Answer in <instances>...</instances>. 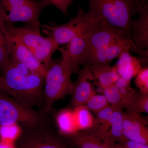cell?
I'll list each match as a JSON object with an SVG mask.
<instances>
[{
  "instance_id": "1",
  "label": "cell",
  "mask_w": 148,
  "mask_h": 148,
  "mask_svg": "<svg viewBox=\"0 0 148 148\" xmlns=\"http://www.w3.org/2000/svg\"><path fill=\"white\" fill-rule=\"evenodd\" d=\"M1 72V90L26 108L37 106L42 110L45 77L31 72L12 57Z\"/></svg>"
},
{
  "instance_id": "2",
  "label": "cell",
  "mask_w": 148,
  "mask_h": 148,
  "mask_svg": "<svg viewBox=\"0 0 148 148\" xmlns=\"http://www.w3.org/2000/svg\"><path fill=\"white\" fill-rule=\"evenodd\" d=\"M61 57L53 61L47 69L43 90L42 112L50 113L56 101L71 94L73 84L71 80L73 74L71 64L65 49L58 48Z\"/></svg>"
},
{
  "instance_id": "3",
  "label": "cell",
  "mask_w": 148,
  "mask_h": 148,
  "mask_svg": "<svg viewBox=\"0 0 148 148\" xmlns=\"http://www.w3.org/2000/svg\"><path fill=\"white\" fill-rule=\"evenodd\" d=\"M140 1L137 0H89L88 12L102 18L106 24L124 31L131 40L132 16L138 14Z\"/></svg>"
},
{
  "instance_id": "4",
  "label": "cell",
  "mask_w": 148,
  "mask_h": 148,
  "mask_svg": "<svg viewBox=\"0 0 148 148\" xmlns=\"http://www.w3.org/2000/svg\"><path fill=\"white\" fill-rule=\"evenodd\" d=\"M49 114L36 122L24 125L15 148H69L61 137L62 133L53 127Z\"/></svg>"
},
{
  "instance_id": "5",
  "label": "cell",
  "mask_w": 148,
  "mask_h": 148,
  "mask_svg": "<svg viewBox=\"0 0 148 148\" xmlns=\"http://www.w3.org/2000/svg\"><path fill=\"white\" fill-rule=\"evenodd\" d=\"M5 25L8 33L22 42L47 69L53 61V54L59 48L58 44L52 38L43 36L40 31L29 25L16 27L14 23L6 21Z\"/></svg>"
},
{
  "instance_id": "6",
  "label": "cell",
  "mask_w": 148,
  "mask_h": 148,
  "mask_svg": "<svg viewBox=\"0 0 148 148\" xmlns=\"http://www.w3.org/2000/svg\"><path fill=\"white\" fill-rule=\"evenodd\" d=\"M104 22L102 18L85 12L79 6L76 16L63 25H42L44 33L52 38L58 45L68 44L75 37L86 34Z\"/></svg>"
},
{
  "instance_id": "7",
  "label": "cell",
  "mask_w": 148,
  "mask_h": 148,
  "mask_svg": "<svg viewBox=\"0 0 148 148\" xmlns=\"http://www.w3.org/2000/svg\"><path fill=\"white\" fill-rule=\"evenodd\" d=\"M126 37L124 31L103 22L89 33L83 64L90 65L107 64L106 51L110 45L117 40Z\"/></svg>"
},
{
  "instance_id": "8",
  "label": "cell",
  "mask_w": 148,
  "mask_h": 148,
  "mask_svg": "<svg viewBox=\"0 0 148 148\" xmlns=\"http://www.w3.org/2000/svg\"><path fill=\"white\" fill-rule=\"evenodd\" d=\"M0 5L6 12L5 21L21 22L40 32L42 24L39 17L48 4L41 0H0Z\"/></svg>"
},
{
  "instance_id": "9",
  "label": "cell",
  "mask_w": 148,
  "mask_h": 148,
  "mask_svg": "<svg viewBox=\"0 0 148 148\" xmlns=\"http://www.w3.org/2000/svg\"><path fill=\"white\" fill-rule=\"evenodd\" d=\"M46 114L22 106L0 89V127L10 126L21 123L32 124L41 119Z\"/></svg>"
},
{
  "instance_id": "10",
  "label": "cell",
  "mask_w": 148,
  "mask_h": 148,
  "mask_svg": "<svg viewBox=\"0 0 148 148\" xmlns=\"http://www.w3.org/2000/svg\"><path fill=\"white\" fill-rule=\"evenodd\" d=\"M4 33L10 57L24 64L31 72L40 74L45 77L47 69L44 65L35 58L22 42L9 34L5 27Z\"/></svg>"
},
{
  "instance_id": "11",
  "label": "cell",
  "mask_w": 148,
  "mask_h": 148,
  "mask_svg": "<svg viewBox=\"0 0 148 148\" xmlns=\"http://www.w3.org/2000/svg\"><path fill=\"white\" fill-rule=\"evenodd\" d=\"M78 76L73 84L71 94V103L75 107L84 106L87 100L96 93L92 82L95 79L87 66L80 69Z\"/></svg>"
},
{
  "instance_id": "12",
  "label": "cell",
  "mask_w": 148,
  "mask_h": 148,
  "mask_svg": "<svg viewBox=\"0 0 148 148\" xmlns=\"http://www.w3.org/2000/svg\"><path fill=\"white\" fill-rule=\"evenodd\" d=\"M147 122L140 114L132 112L125 114L123 134L125 139L148 145Z\"/></svg>"
},
{
  "instance_id": "13",
  "label": "cell",
  "mask_w": 148,
  "mask_h": 148,
  "mask_svg": "<svg viewBox=\"0 0 148 148\" xmlns=\"http://www.w3.org/2000/svg\"><path fill=\"white\" fill-rule=\"evenodd\" d=\"M138 19L131 23V40L141 49L148 50V3L140 1Z\"/></svg>"
},
{
  "instance_id": "14",
  "label": "cell",
  "mask_w": 148,
  "mask_h": 148,
  "mask_svg": "<svg viewBox=\"0 0 148 148\" xmlns=\"http://www.w3.org/2000/svg\"><path fill=\"white\" fill-rule=\"evenodd\" d=\"M90 32L75 37L67 44L65 49L71 64L73 74L77 73L79 66L83 64L88 37Z\"/></svg>"
},
{
  "instance_id": "15",
  "label": "cell",
  "mask_w": 148,
  "mask_h": 148,
  "mask_svg": "<svg viewBox=\"0 0 148 148\" xmlns=\"http://www.w3.org/2000/svg\"><path fill=\"white\" fill-rule=\"evenodd\" d=\"M128 51H132L141 56L148 57V50L141 49L132 40L124 37L112 43L107 49L105 54L106 64H109L123 53Z\"/></svg>"
},
{
  "instance_id": "16",
  "label": "cell",
  "mask_w": 148,
  "mask_h": 148,
  "mask_svg": "<svg viewBox=\"0 0 148 148\" xmlns=\"http://www.w3.org/2000/svg\"><path fill=\"white\" fill-rule=\"evenodd\" d=\"M95 79V84L101 89L114 86L119 76L115 66L109 64L87 66Z\"/></svg>"
},
{
  "instance_id": "17",
  "label": "cell",
  "mask_w": 148,
  "mask_h": 148,
  "mask_svg": "<svg viewBox=\"0 0 148 148\" xmlns=\"http://www.w3.org/2000/svg\"><path fill=\"white\" fill-rule=\"evenodd\" d=\"M130 52H125L120 56L115 66L119 77L130 81L137 75L142 68L140 60L132 56Z\"/></svg>"
},
{
  "instance_id": "18",
  "label": "cell",
  "mask_w": 148,
  "mask_h": 148,
  "mask_svg": "<svg viewBox=\"0 0 148 148\" xmlns=\"http://www.w3.org/2000/svg\"><path fill=\"white\" fill-rule=\"evenodd\" d=\"M114 108L115 107L110 106L96 114L92 127L89 129L90 132H88L92 133L101 140L108 138L111 115Z\"/></svg>"
},
{
  "instance_id": "19",
  "label": "cell",
  "mask_w": 148,
  "mask_h": 148,
  "mask_svg": "<svg viewBox=\"0 0 148 148\" xmlns=\"http://www.w3.org/2000/svg\"><path fill=\"white\" fill-rule=\"evenodd\" d=\"M71 135L72 143L77 148H110L105 142L90 132H75Z\"/></svg>"
},
{
  "instance_id": "20",
  "label": "cell",
  "mask_w": 148,
  "mask_h": 148,
  "mask_svg": "<svg viewBox=\"0 0 148 148\" xmlns=\"http://www.w3.org/2000/svg\"><path fill=\"white\" fill-rule=\"evenodd\" d=\"M124 113L122 109L115 108L110 119V125L108 138L120 143L125 138L123 134Z\"/></svg>"
},
{
  "instance_id": "21",
  "label": "cell",
  "mask_w": 148,
  "mask_h": 148,
  "mask_svg": "<svg viewBox=\"0 0 148 148\" xmlns=\"http://www.w3.org/2000/svg\"><path fill=\"white\" fill-rule=\"evenodd\" d=\"M6 14L0 5V71L7 65L10 58L3 31Z\"/></svg>"
},
{
  "instance_id": "22",
  "label": "cell",
  "mask_w": 148,
  "mask_h": 148,
  "mask_svg": "<svg viewBox=\"0 0 148 148\" xmlns=\"http://www.w3.org/2000/svg\"><path fill=\"white\" fill-rule=\"evenodd\" d=\"M127 112L148 113V94L136 91L126 108Z\"/></svg>"
},
{
  "instance_id": "23",
  "label": "cell",
  "mask_w": 148,
  "mask_h": 148,
  "mask_svg": "<svg viewBox=\"0 0 148 148\" xmlns=\"http://www.w3.org/2000/svg\"><path fill=\"white\" fill-rule=\"evenodd\" d=\"M77 124L81 130H89L92 127L94 118L90 111L85 106L75 108Z\"/></svg>"
},
{
  "instance_id": "24",
  "label": "cell",
  "mask_w": 148,
  "mask_h": 148,
  "mask_svg": "<svg viewBox=\"0 0 148 148\" xmlns=\"http://www.w3.org/2000/svg\"><path fill=\"white\" fill-rule=\"evenodd\" d=\"M102 90L103 95L110 106L119 108L125 109V103L122 98L119 90L115 86Z\"/></svg>"
},
{
  "instance_id": "25",
  "label": "cell",
  "mask_w": 148,
  "mask_h": 148,
  "mask_svg": "<svg viewBox=\"0 0 148 148\" xmlns=\"http://www.w3.org/2000/svg\"><path fill=\"white\" fill-rule=\"evenodd\" d=\"M71 115V113L68 111H64L59 115L58 127L63 134L71 135L77 132Z\"/></svg>"
},
{
  "instance_id": "26",
  "label": "cell",
  "mask_w": 148,
  "mask_h": 148,
  "mask_svg": "<svg viewBox=\"0 0 148 148\" xmlns=\"http://www.w3.org/2000/svg\"><path fill=\"white\" fill-rule=\"evenodd\" d=\"M119 90L122 98L125 104V108L135 95L136 90L130 86V81L119 77L114 85Z\"/></svg>"
},
{
  "instance_id": "27",
  "label": "cell",
  "mask_w": 148,
  "mask_h": 148,
  "mask_svg": "<svg viewBox=\"0 0 148 148\" xmlns=\"http://www.w3.org/2000/svg\"><path fill=\"white\" fill-rule=\"evenodd\" d=\"M84 106L89 110L96 114L110 105L104 95L95 93L87 100Z\"/></svg>"
},
{
  "instance_id": "28",
  "label": "cell",
  "mask_w": 148,
  "mask_h": 148,
  "mask_svg": "<svg viewBox=\"0 0 148 148\" xmlns=\"http://www.w3.org/2000/svg\"><path fill=\"white\" fill-rule=\"evenodd\" d=\"M135 84L140 92L148 94V67L142 68L135 76Z\"/></svg>"
},
{
  "instance_id": "29",
  "label": "cell",
  "mask_w": 148,
  "mask_h": 148,
  "mask_svg": "<svg viewBox=\"0 0 148 148\" xmlns=\"http://www.w3.org/2000/svg\"><path fill=\"white\" fill-rule=\"evenodd\" d=\"M48 4L49 6L53 5L61 11L65 15L69 14L68 10L73 0H41Z\"/></svg>"
},
{
  "instance_id": "30",
  "label": "cell",
  "mask_w": 148,
  "mask_h": 148,
  "mask_svg": "<svg viewBox=\"0 0 148 148\" xmlns=\"http://www.w3.org/2000/svg\"><path fill=\"white\" fill-rule=\"evenodd\" d=\"M123 148H148V145L125 139L119 143Z\"/></svg>"
},
{
  "instance_id": "31",
  "label": "cell",
  "mask_w": 148,
  "mask_h": 148,
  "mask_svg": "<svg viewBox=\"0 0 148 148\" xmlns=\"http://www.w3.org/2000/svg\"><path fill=\"white\" fill-rule=\"evenodd\" d=\"M138 1H147L148 0H137Z\"/></svg>"
}]
</instances>
